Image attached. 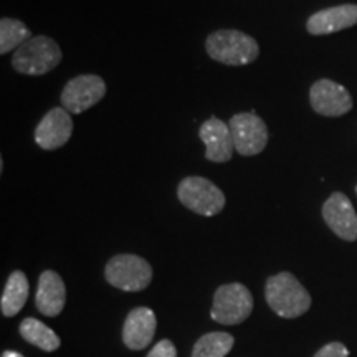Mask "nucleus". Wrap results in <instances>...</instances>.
<instances>
[{"instance_id": "nucleus-14", "label": "nucleus", "mask_w": 357, "mask_h": 357, "mask_svg": "<svg viewBox=\"0 0 357 357\" xmlns=\"http://www.w3.org/2000/svg\"><path fill=\"white\" fill-rule=\"evenodd\" d=\"M354 25H357V6L344 3L316 12L307 19L306 29L311 35H329Z\"/></svg>"}, {"instance_id": "nucleus-6", "label": "nucleus", "mask_w": 357, "mask_h": 357, "mask_svg": "<svg viewBox=\"0 0 357 357\" xmlns=\"http://www.w3.org/2000/svg\"><path fill=\"white\" fill-rule=\"evenodd\" d=\"M252 311L253 296L242 283L222 284L213 294L211 316L218 324H240L252 314Z\"/></svg>"}, {"instance_id": "nucleus-7", "label": "nucleus", "mask_w": 357, "mask_h": 357, "mask_svg": "<svg viewBox=\"0 0 357 357\" xmlns=\"http://www.w3.org/2000/svg\"><path fill=\"white\" fill-rule=\"evenodd\" d=\"M106 96V83L98 75H79L70 79L61 91V108L71 114H82Z\"/></svg>"}, {"instance_id": "nucleus-17", "label": "nucleus", "mask_w": 357, "mask_h": 357, "mask_svg": "<svg viewBox=\"0 0 357 357\" xmlns=\"http://www.w3.org/2000/svg\"><path fill=\"white\" fill-rule=\"evenodd\" d=\"M20 336L25 339L30 344L37 346L38 349L45 352H53L60 347L61 341L56 336L53 329L48 328L47 324H43L42 321L35 318H25L20 323Z\"/></svg>"}, {"instance_id": "nucleus-3", "label": "nucleus", "mask_w": 357, "mask_h": 357, "mask_svg": "<svg viewBox=\"0 0 357 357\" xmlns=\"http://www.w3.org/2000/svg\"><path fill=\"white\" fill-rule=\"evenodd\" d=\"M61 56V48L55 40L47 35H37L17 48L12 56V66L22 75L40 77L56 68Z\"/></svg>"}, {"instance_id": "nucleus-10", "label": "nucleus", "mask_w": 357, "mask_h": 357, "mask_svg": "<svg viewBox=\"0 0 357 357\" xmlns=\"http://www.w3.org/2000/svg\"><path fill=\"white\" fill-rule=\"evenodd\" d=\"M323 217L328 227L346 242L357 240V213L351 200L341 192L334 194L323 205Z\"/></svg>"}, {"instance_id": "nucleus-2", "label": "nucleus", "mask_w": 357, "mask_h": 357, "mask_svg": "<svg viewBox=\"0 0 357 357\" xmlns=\"http://www.w3.org/2000/svg\"><path fill=\"white\" fill-rule=\"evenodd\" d=\"M205 50L212 60L229 66L253 63L260 55L257 40L238 30H217L208 35Z\"/></svg>"}, {"instance_id": "nucleus-16", "label": "nucleus", "mask_w": 357, "mask_h": 357, "mask_svg": "<svg viewBox=\"0 0 357 357\" xmlns=\"http://www.w3.org/2000/svg\"><path fill=\"white\" fill-rule=\"evenodd\" d=\"M30 284L24 271L17 270L8 276L6 288L2 293V301H0V307H2V314L7 318H13L24 310L26 300H29Z\"/></svg>"}, {"instance_id": "nucleus-11", "label": "nucleus", "mask_w": 357, "mask_h": 357, "mask_svg": "<svg viewBox=\"0 0 357 357\" xmlns=\"http://www.w3.org/2000/svg\"><path fill=\"white\" fill-rule=\"evenodd\" d=\"M73 134V119L65 108H53L43 116L35 129V142L45 151L65 146Z\"/></svg>"}, {"instance_id": "nucleus-21", "label": "nucleus", "mask_w": 357, "mask_h": 357, "mask_svg": "<svg viewBox=\"0 0 357 357\" xmlns=\"http://www.w3.org/2000/svg\"><path fill=\"white\" fill-rule=\"evenodd\" d=\"M146 357H177V349L172 341L162 339V341H159L158 344L151 349V352Z\"/></svg>"}, {"instance_id": "nucleus-13", "label": "nucleus", "mask_w": 357, "mask_h": 357, "mask_svg": "<svg viewBox=\"0 0 357 357\" xmlns=\"http://www.w3.org/2000/svg\"><path fill=\"white\" fill-rule=\"evenodd\" d=\"M155 314L149 307H134L123 328V342L132 351H142L153 342L155 334Z\"/></svg>"}, {"instance_id": "nucleus-22", "label": "nucleus", "mask_w": 357, "mask_h": 357, "mask_svg": "<svg viewBox=\"0 0 357 357\" xmlns=\"http://www.w3.org/2000/svg\"><path fill=\"white\" fill-rule=\"evenodd\" d=\"M2 357H22L20 354H17V352H12V351H8V352H3V356Z\"/></svg>"}, {"instance_id": "nucleus-20", "label": "nucleus", "mask_w": 357, "mask_h": 357, "mask_svg": "<svg viewBox=\"0 0 357 357\" xmlns=\"http://www.w3.org/2000/svg\"><path fill=\"white\" fill-rule=\"evenodd\" d=\"M312 357H349V349L342 342H329Z\"/></svg>"}, {"instance_id": "nucleus-5", "label": "nucleus", "mask_w": 357, "mask_h": 357, "mask_svg": "<svg viewBox=\"0 0 357 357\" xmlns=\"http://www.w3.org/2000/svg\"><path fill=\"white\" fill-rule=\"evenodd\" d=\"M177 197L184 207L204 217L217 215L225 207V195L205 177H185L177 187Z\"/></svg>"}, {"instance_id": "nucleus-12", "label": "nucleus", "mask_w": 357, "mask_h": 357, "mask_svg": "<svg viewBox=\"0 0 357 357\" xmlns=\"http://www.w3.org/2000/svg\"><path fill=\"white\" fill-rule=\"evenodd\" d=\"M199 136L205 144V158L212 162H227L234 155L235 146L229 124L211 118L200 126Z\"/></svg>"}, {"instance_id": "nucleus-15", "label": "nucleus", "mask_w": 357, "mask_h": 357, "mask_svg": "<svg viewBox=\"0 0 357 357\" xmlns=\"http://www.w3.org/2000/svg\"><path fill=\"white\" fill-rule=\"evenodd\" d=\"M66 303V288L56 271L47 270L40 275L35 305L43 316L55 318L63 311Z\"/></svg>"}, {"instance_id": "nucleus-1", "label": "nucleus", "mask_w": 357, "mask_h": 357, "mask_svg": "<svg viewBox=\"0 0 357 357\" xmlns=\"http://www.w3.org/2000/svg\"><path fill=\"white\" fill-rule=\"evenodd\" d=\"M265 298L268 306L281 318H300L311 307V296L298 278L288 271L266 280Z\"/></svg>"}, {"instance_id": "nucleus-23", "label": "nucleus", "mask_w": 357, "mask_h": 357, "mask_svg": "<svg viewBox=\"0 0 357 357\" xmlns=\"http://www.w3.org/2000/svg\"><path fill=\"white\" fill-rule=\"evenodd\" d=\"M356 192H357V189H356Z\"/></svg>"}, {"instance_id": "nucleus-19", "label": "nucleus", "mask_w": 357, "mask_h": 357, "mask_svg": "<svg viewBox=\"0 0 357 357\" xmlns=\"http://www.w3.org/2000/svg\"><path fill=\"white\" fill-rule=\"evenodd\" d=\"M30 38H32V32L24 22L8 19V17L0 20V53L2 55L12 52L13 48H20Z\"/></svg>"}, {"instance_id": "nucleus-4", "label": "nucleus", "mask_w": 357, "mask_h": 357, "mask_svg": "<svg viewBox=\"0 0 357 357\" xmlns=\"http://www.w3.org/2000/svg\"><path fill=\"white\" fill-rule=\"evenodd\" d=\"M105 278L123 291H142L153 281V266L142 257L121 253L106 263Z\"/></svg>"}, {"instance_id": "nucleus-9", "label": "nucleus", "mask_w": 357, "mask_h": 357, "mask_svg": "<svg viewBox=\"0 0 357 357\" xmlns=\"http://www.w3.org/2000/svg\"><path fill=\"white\" fill-rule=\"evenodd\" d=\"M310 101L312 109L318 114L337 118L352 109V98L349 91L331 79H319L310 89Z\"/></svg>"}, {"instance_id": "nucleus-8", "label": "nucleus", "mask_w": 357, "mask_h": 357, "mask_svg": "<svg viewBox=\"0 0 357 357\" xmlns=\"http://www.w3.org/2000/svg\"><path fill=\"white\" fill-rule=\"evenodd\" d=\"M235 151L240 155H257L268 144V128L255 113H238L230 119Z\"/></svg>"}, {"instance_id": "nucleus-18", "label": "nucleus", "mask_w": 357, "mask_h": 357, "mask_svg": "<svg viewBox=\"0 0 357 357\" xmlns=\"http://www.w3.org/2000/svg\"><path fill=\"white\" fill-rule=\"evenodd\" d=\"M235 344L229 333H207L195 342L190 357H225Z\"/></svg>"}]
</instances>
